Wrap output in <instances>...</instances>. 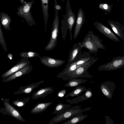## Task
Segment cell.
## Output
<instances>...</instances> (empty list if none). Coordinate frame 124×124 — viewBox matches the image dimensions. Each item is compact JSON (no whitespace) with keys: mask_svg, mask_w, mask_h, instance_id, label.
I'll return each mask as SVG.
<instances>
[{"mask_svg":"<svg viewBox=\"0 0 124 124\" xmlns=\"http://www.w3.org/2000/svg\"><path fill=\"white\" fill-rule=\"evenodd\" d=\"M89 52H84L72 63L65 66L62 71L59 73L56 77L62 79L63 81L69 80L70 76L77 69L93 58Z\"/></svg>","mask_w":124,"mask_h":124,"instance_id":"cell-1","label":"cell"},{"mask_svg":"<svg viewBox=\"0 0 124 124\" xmlns=\"http://www.w3.org/2000/svg\"><path fill=\"white\" fill-rule=\"evenodd\" d=\"M102 41V40L95 35L93 31H88L80 44L83 47L87 49L90 53L95 54L98 51L99 49H106Z\"/></svg>","mask_w":124,"mask_h":124,"instance_id":"cell-2","label":"cell"},{"mask_svg":"<svg viewBox=\"0 0 124 124\" xmlns=\"http://www.w3.org/2000/svg\"><path fill=\"white\" fill-rule=\"evenodd\" d=\"M92 108L91 107L82 109L79 105H76L69 109L59 112L48 122V124H54L60 123L67 119L71 118L84 112Z\"/></svg>","mask_w":124,"mask_h":124,"instance_id":"cell-3","label":"cell"},{"mask_svg":"<svg viewBox=\"0 0 124 124\" xmlns=\"http://www.w3.org/2000/svg\"><path fill=\"white\" fill-rule=\"evenodd\" d=\"M22 5L17 9L16 14L18 16L24 18L30 26L32 27L36 25V23L32 16L31 10L32 5L35 2L31 0L28 2L24 0H20Z\"/></svg>","mask_w":124,"mask_h":124,"instance_id":"cell-4","label":"cell"},{"mask_svg":"<svg viewBox=\"0 0 124 124\" xmlns=\"http://www.w3.org/2000/svg\"><path fill=\"white\" fill-rule=\"evenodd\" d=\"M98 58L94 57L77 69L70 76L69 80L73 78H92L93 76L90 75L87 70L96 62Z\"/></svg>","mask_w":124,"mask_h":124,"instance_id":"cell-5","label":"cell"},{"mask_svg":"<svg viewBox=\"0 0 124 124\" xmlns=\"http://www.w3.org/2000/svg\"><path fill=\"white\" fill-rule=\"evenodd\" d=\"M59 21L58 13H55V17L53 23L50 39L45 48L48 51L54 49L56 47L59 33Z\"/></svg>","mask_w":124,"mask_h":124,"instance_id":"cell-6","label":"cell"},{"mask_svg":"<svg viewBox=\"0 0 124 124\" xmlns=\"http://www.w3.org/2000/svg\"><path fill=\"white\" fill-rule=\"evenodd\" d=\"M9 99H4L3 100L4 107L0 108V112L3 115H9L19 121L25 122V120L22 117L20 112L9 103Z\"/></svg>","mask_w":124,"mask_h":124,"instance_id":"cell-7","label":"cell"},{"mask_svg":"<svg viewBox=\"0 0 124 124\" xmlns=\"http://www.w3.org/2000/svg\"><path fill=\"white\" fill-rule=\"evenodd\" d=\"M124 67V55L114 57L111 61L101 65L97 69L99 71L115 70Z\"/></svg>","mask_w":124,"mask_h":124,"instance_id":"cell-8","label":"cell"},{"mask_svg":"<svg viewBox=\"0 0 124 124\" xmlns=\"http://www.w3.org/2000/svg\"><path fill=\"white\" fill-rule=\"evenodd\" d=\"M94 24L95 28L107 38L116 42H119L120 40L114 32L108 27L98 22H95Z\"/></svg>","mask_w":124,"mask_h":124,"instance_id":"cell-9","label":"cell"},{"mask_svg":"<svg viewBox=\"0 0 124 124\" xmlns=\"http://www.w3.org/2000/svg\"><path fill=\"white\" fill-rule=\"evenodd\" d=\"M30 64L31 62L28 58H22L16 64L1 75V77L2 78V80L22 68L29 65Z\"/></svg>","mask_w":124,"mask_h":124,"instance_id":"cell-10","label":"cell"},{"mask_svg":"<svg viewBox=\"0 0 124 124\" xmlns=\"http://www.w3.org/2000/svg\"><path fill=\"white\" fill-rule=\"evenodd\" d=\"M116 88L115 83L113 82L107 81L101 83L100 88L103 95L108 99H111L113 92Z\"/></svg>","mask_w":124,"mask_h":124,"instance_id":"cell-11","label":"cell"},{"mask_svg":"<svg viewBox=\"0 0 124 124\" xmlns=\"http://www.w3.org/2000/svg\"><path fill=\"white\" fill-rule=\"evenodd\" d=\"M39 59L42 64L50 68L60 66L66 62L65 61L62 60L55 59L51 57L46 56L40 57Z\"/></svg>","mask_w":124,"mask_h":124,"instance_id":"cell-12","label":"cell"},{"mask_svg":"<svg viewBox=\"0 0 124 124\" xmlns=\"http://www.w3.org/2000/svg\"><path fill=\"white\" fill-rule=\"evenodd\" d=\"M33 70V67L30 64L13 74L7 78L2 80V81L3 82L11 81L18 78L29 73Z\"/></svg>","mask_w":124,"mask_h":124,"instance_id":"cell-13","label":"cell"},{"mask_svg":"<svg viewBox=\"0 0 124 124\" xmlns=\"http://www.w3.org/2000/svg\"><path fill=\"white\" fill-rule=\"evenodd\" d=\"M108 22L114 32L121 39L124 41V25L118 21L112 20H108Z\"/></svg>","mask_w":124,"mask_h":124,"instance_id":"cell-14","label":"cell"},{"mask_svg":"<svg viewBox=\"0 0 124 124\" xmlns=\"http://www.w3.org/2000/svg\"><path fill=\"white\" fill-rule=\"evenodd\" d=\"M82 48L80 42L74 44L72 49H70L66 66H68L73 62L81 54V51Z\"/></svg>","mask_w":124,"mask_h":124,"instance_id":"cell-15","label":"cell"},{"mask_svg":"<svg viewBox=\"0 0 124 124\" xmlns=\"http://www.w3.org/2000/svg\"><path fill=\"white\" fill-rule=\"evenodd\" d=\"M93 95L92 89L89 88L87 89L85 93L72 99H67L66 101L71 104H77L82 101L86 100L91 98Z\"/></svg>","mask_w":124,"mask_h":124,"instance_id":"cell-16","label":"cell"},{"mask_svg":"<svg viewBox=\"0 0 124 124\" xmlns=\"http://www.w3.org/2000/svg\"><path fill=\"white\" fill-rule=\"evenodd\" d=\"M84 22V12L82 9L80 8L78 12L76 25L74 30L73 38L75 39L78 36L81 28Z\"/></svg>","mask_w":124,"mask_h":124,"instance_id":"cell-17","label":"cell"},{"mask_svg":"<svg viewBox=\"0 0 124 124\" xmlns=\"http://www.w3.org/2000/svg\"><path fill=\"white\" fill-rule=\"evenodd\" d=\"M45 82L42 80L40 81L32 83L24 86L20 87L19 89L14 93V95L22 93L29 94L41 84Z\"/></svg>","mask_w":124,"mask_h":124,"instance_id":"cell-18","label":"cell"},{"mask_svg":"<svg viewBox=\"0 0 124 124\" xmlns=\"http://www.w3.org/2000/svg\"><path fill=\"white\" fill-rule=\"evenodd\" d=\"M54 90L52 87H47L39 89L32 94V98L33 100L45 97L51 94Z\"/></svg>","mask_w":124,"mask_h":124,"instance_id":"cell-19","label":"cell"},{"mask_svg":"<svg viewBox=\"0 0 124 124\" xmlns=\"http://www.w3.org/2000/svg\"><path fill=\"white\" fill-rule=\"evenodd\" d=\"M0 20L4 28L7 30H11L10 24L12 22V19L8 15L3 12H1Z\"/></svg>","mask_w":124,"mask_h":124,"instance_id":"cell-20","label":"cell"},{"mask_svg":"<svg viewBox=\"0 0 124 124\" xmlns=\"http://www.w3.org/2000/svg\"><path fill=\"white\" fill-rule=\"evenodd\" d=\"M53 102H39L32 109L31 113L35 114L41 113L45 110Z\"/></svg>","mask_w":124,"mask_h":124,"instance_id":"cell-21","label":"cell"},{"mask_svg":"<svg viewBox=\"0 0 124 124\" xmlns=\"http://www.w3.org/2000/svg\"><path fill=\"white\" fill-rule=\"evenodd\" d=\"M75 15L72 12L71 9H70L68 12V16L67 20V22L70 32V42L72 41V31L73 26L75 23Z\"/></svg>","mask_w":124,"mask_h":124,"instance_id":"cell-22","label":"cell"},{"mask_svg":"<svg viewBox=\"0 0 124 124\" xmlns=\"http://www.w3.org/2000/svg\"><path fill=\"white\" fill-rule=\"evenodd\" d=\"M41 1L45 23V32L46 34V30L48 16L49 0H41Z\"/></svg>","mask_w":124,"mask_h":124,"instance_id":"cell-23","label":"cell"},{"mask_svg":"<svg viewBox=\"0 0 124 124\" xmlns=\"http://www.w3.org/2000/svg\"><path fill=\"white\" fill-rule=\"evenodd\" d=\"M87 89V88L84 86L79 85L76 86L72 91L65 96V98L78 96L82 94L83 92H85Z\"/></svg>","mask_w":124,"mask_h":124,"instance_id":"cell-24","label":"cell"},{"mask_svg":"<svg viewBox=\"0 0 124 124\" xmlns=\"http://www.w3.org/2000/svg\"><path fill=\"white\" fill-rule=\"evenodd\" d=\"M87 81V79L81 78H72L70 79L68 82L64 85V86L67 87H75L81 84L86 83Z\"/></svg>","mask_w":124,"mask_h":124,"instance_id":"cell-25","label":"cell"},{"mask_svg":"<svg viewBox=\"0 0 124 124\" xmlns=\"http://www.w3.org/2000/svg\"><path fill=\"white\" fill-rule=\"evenodd\" d=\"M87 116L88 115H87L80 114L71 118L70 120L62 123V124H76L82 121L86 118Z\"/></svg>","mask_w":124,"mask_h":124,"instance_id":"cell-26","label":"cell"},{"mask_svg":"<svg viewBox=\"0 0 124 124\" xmlns=\"http://www.w3.org/2000/svg\"><path fill=\"white\" fill-rule=\"evenodd\" d=\"M30 98V96H29L21 99H17L12 102V103L18 107H23L29 101Z\"/></svg>","mask_w":124,"mask_h":124,"instance_id":"cell-27","label":"cell"},{"mask_svg":"<svg viewBox=\"0 0 124 124\" xmlns=\"http://www.w3.org/2000/svg\"><path fill=\"white\" fill-rule=\"evenodd\" d=\"M71 107V105L69 104H65L60 103L56 105L52 114H56L61 111L70 108Z\"/></svg>","mask_w":124,"mask_h":124,"instance_id":"cell-28","label":"cell"},{"mask_svg":"<svg viewBox=\"0 0 124 124\" xmlns=\"http://www.w3.org/2000/svg\"><path fill=\"white\" fill-rule=\"evenodd\" d=\"M19 55L22 58H27L28 59L34 57L39 58L41 57L40 55L37 53L32 51L21 53Z\"/></svg>","mask_w":124,"mask_h":124,"instance_id":"cell-29","label":"cell"},{"mask_svg":"<svg viewBox=\"0 0 124 124\" xmlns=\"http://www.w3.org/2000/svg\"><path fill=\"white\" fill-rule=\"evenodd\" d=\"M113 5L112 4H109L107 3L100 4L99 8L101 10L107 13L110 14L111 12Z\"/></svg>","mask_w":124,"mask_h":124,"instance_id":"cell-30","label":"cell"},{"mask_svg":"<svg viewBox=\"0 0 124 124\" xmlns=\"http://www.w3.org/2000/svg\"><path fill=\"white\" fill-rule=\"evenodd\" d=\"M0 43L3 50L7 52V45L1 28V23H0Z\"/></svg>","mask_w":124,"mask_h":124,"instance_id":"cell-31","label":"cell"},{"mask_svg":"<svg viewBox=\"0 0 124 124\" xmlns=\"http://www.w3.org/2000/svg\"><path fill=\"white\" fill-rule=\"evenodd\" d=\"M66 90L65 89H63L59 91L57 93V95L58 98H62L64 97L66 94Z\"/></svg>","mask_w":124,"mask_h":124,"instance_id":"cell-32","label":"cell"},{"mask_svg":"<svg viewBox=\"0 0 124 124\" xmlns=\"http://www.w3.org/2000/svg\"><path fill=\"white\" fill-rule=\"evenodd\" d=\"M55 7L56 10H60L62 8L61 6L59 5H56L55 6Z\"/></svg>","mask_w":124,"mask_h":124,"instance_id":"cell-33","label":"cell"},{"mask_svg":"<svg viewBox=\"0 0 124 124\" xmlns=\"http://www.w3.org/2000/svg\"><path fill=\"white\" fill-rule=\"evenodd\" d=\"M8 57L10 59H12L13 58L12 55L11 54H9L8 55Z\"/></svg>","mask_w":124,"mask_h":124,"instance_id":"cell-34","label":"cell"},{"mask_svg":"<svg viewBox=\"0 0 124 124\" xmlns=\"http://www.w3.org/2000/svg\"></svg>","mask_w":124,"mask_h":124,"instance_id":"cell-35","label":"cell"}]
</instances>
